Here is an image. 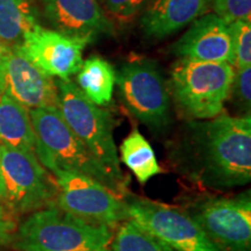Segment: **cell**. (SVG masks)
Instances as JSON below:
<instances>
[{"label": "cell", "instance_id": "6da1fadb", "mask_svg": "<svg viewBox=\"0 0 251 251\" xmlns=\"http://www.w3.org/2000/svg\"><path fill=\"white\" fill-rule=\"evenodd\" d=\"M197 178L207 187L229 190L251 180V118L220 114L194 124Z\"/></svg>", "mask_w": 251, "mask_h": 251}, {"label": "cell", "instance_id": "7a4b0ae2", "mask_svg": "<svg viewBox=\"0 0 251 251\" xmlns=\"http://www.w3.org/2000/svg\"><path fill=\"white\" fill-rule=\"evenodd\" d=\"M112 229L94 225L56 205L33 212L18 227L19 251H112Z\"/></svg>", "mask_w": 251, "mask_h": 251}, {"label": "cell", "instance_id": "3957f363", "mask_svg": "<svg viewBox=\"0 0 251 251\" xmlns=\"http://www.w3.org/2000/svg\"><path fill=\"white\" fill-rule=\"evenodd\" d=\"M29 115L36 139L35 155L47 170L52 175L61 170L78 172L125 196L126 187L112 177L75 135L58 108L29 109Z\"/></svg>", "mask_w": 251, "mask_h": 251}, {"label": "cell", "instance_id": "277c9868", "mask_svg": "<svg viewBox=\"0 0 251 251\" xmlns=\"http://www.w3.org/2000/svg\"><path fill=\"white\" fill-rule=\"evenodd\" d=\"M235 68L229 63L179 58L171 70V90L176 103L194 120H209L222 114L230 97Z\"/></svg>", "mask_w": 251, "mask_h": 251}, {"label": "cell", "instance_id": "5b68a950", "mask_svg": "<svg viewBox=\"0 0 251 251\" xmlns=\"http://www.w3.org/2000/svg\"><path fill=\"white\" fill-rule=\"evenodd\" d=\"M56 86L57 108L65 124L105 166L112 177L121 186L127 187L113 136L114 125L112 115L108 111L87 100L71 80L59 79Z\"/></svg>", "mask_w": 251, "mask_h": 251}, {"label": "cell", "instance_id": "8992f818", "mask_svg": "<svg viewBox=\"0 0 251 251\" xmlns=\"http://www.w3.org/2000/svg\"><path fill=\"white\" fill-rule=\"evenodd\" d=\"M57 187L55 205L94 225L115 228L129 220L127 202L100 181L75 171L54 174Z\"/></svg>", "mask_w": 251, "mask_h": 251}, {"label": "cell", "instance_id": "52a82bcc", "mask_svg": "<svg viewBox=\"0 0 251 251\" xmlns=\"http://www.w3.org/2000/svg\"><path fill=\"white\" fill-rule=\"evenodd\" d=\"M0 163L4 200L17 214L55 205V179L41 164L35 152L0 144Z\"/></svg>", "mask_w": 251, "mask_h": 251}, {"label": "cell", "instance_id": "ba28073f", "mask_svg": "<svg viewBox=\"0 0 251 251\" xmlns=\"http://www.w3.org/2000/svg\"><path fill=\"white\" fill-rule=\"evenodd\" d=\"M122 102L133 117L152 130L170 124V96L153 61L135 58L122 65L115 81Z\"/></svg>", "mask_w": 251, "mask_h": 251}, {"label": "cell", "instance_id": "9c48e42d", "mask_svg": "<svg viewBox=\"0 0 251 251\" xmlns=\"http://www.w3.org/2000/svg\"><path fill=\"white\" fill-rule=\"evenodd\" d=\"M191 216L220 251H251V197H212L193 206Z\"/></svg>", "mask_w": 251, "mask_h": 251}, {"label": "cell", "instance_id": "30bf717a", "mask_svg": "<svg viewBox=\"0 0 251 251\" xmlns=\"http://www.w3.org/2000/svg\"><path fill=\"white\" fill-rule=\"evenodd\" d=\"M129 220L172 251H220L191 214L149 200L127 202Z\"/></svg>", "mask_w": 251, "mask_h": 251}, {"label": "cell", "instance_id": "8fae6325", "mask_svg": "<svg viewBox=\"0 0 251 251\" xmlns=\"http://www.w3.org/2000/svg\"><path fill=\"white\" fill-rule=\"evenodd\" d=\"M0 91L28 109L58 106L52 77L33 64L19 46L8 48L0 59Z\"/></svg>", "mask_w": 251, "mask_h": 251}, {"label": "cell", "instance_id": "7c38bea8", "mask_svg": "<svg viewBox=\"0 0 251 251\" xmlns=\"http://www.w3.org/2000/svg\"><path fill=\"white\" fill-rule=\"evenodd\" d=\"M87 41L63 35L37 25L25 35L19 46L28 59L41 71L61 80H70L83 64Z\"/></svg>", "mask_w": 251, "mask_h": 251}, {"label": "cell", "instance_id": "4fadbf2b", "mask_svg": "<svg viewBox=\"0 0 251 251\" xmlns=\"http://www.w3.org/2000/svg\"><path fill=\"white\" fill-rule=\"evenodd\" d=\"M174 52L179 58L231 64L230 26L214 13L202 14L175 43Z\"/></svg>", "mask_w": 251, "mask_h": 251}, {"label": "cell", "instance_id": "5bb4252c", "mask_svg": "<svg viewBox=\"0 0 251 251\" xmlns=\"http://www.w3.org/2000/svg\"><path fill=\"white\" fill-rule=\"evenodd\" d=\"M45 15L54 30L87 42L112 28L97 0H45Z\"/></svg>", "mask_w": 251, "mask_h": 251}, {"label": "cell", "instance_id": "9a60e30c", "mask_svg": "<svg viewBox=\"0 0 251 251\" xmlns=\"http://www.w3.org/2000/svg\"><path fill=\"white\" fill-rule=\"evenodd\" d=\"M208 0H150L141 27L146 36L162 40L206 13Z\"/></svg>", "mask_w": 251, "mask_h": 251}, {"label": "cell", "instance_id": "2e32d148", "mask_svg": "<svg viewBox=\"0 0 251 251\" xmlns=\"http://www.w3.org/2000/svg\"><path fill=\"white\" fill-rule=\"evenodd\" d=\"M0 144L35 152L29 109L5 93L0 94Z\"/></svg>", "mask_w": 251, "mask_h": 251}, {"label": "cell", "instance_id": "e0dca14e", "mask_svg": "<svg viewBox=\"0 0 251 251\" xmlns=\"http://www.w3.org/2000/svg\"><path fill=\"white\" fill-rule=\"evenodd\" d=\"M77 87L94 105L107 106L112 101L117 72L101 57H91L83 62L77 72Z\"/></svg>", "mask_w": 251, "mask_h": 251}, {"label": "cell", "instance_id": "ac0fdd59", "mask_svg": "<svg viewBox=\"0 0 251 251\" xmlns=\"http://www.w3.org/2000/svg\"><path fill=\"white\" fill-rule=\"evenodd\" d=\"M119 159H121L142 185L163 172L152 147L137 129H134L122 141Z\"/></svg>", "mask_w": 251, "mask_h": 251}, {"label": "cell", "instance_id": "d6986e66", "mask_svg": "<svg viewBox=\"0 0 251 251\" xmlns=\"http://www.w3.org/2000/svg\"><path fill=\"white\" fill-rule=\"evenodd\" d=\"M36 26V18L26 0H0V40L6 46H20L25 35Z\"/></svg>", "mask_w": 251, "mask_h": 251}, {"label": "cell", "instance_id": "ffe728a7", "mask_svg": "<svg viewBox=\"0 0 251 251\" xmlns=\"http://www.w3.org/2000/svg\"><path fill=\"white\" fill-rule=\"evenodd\" d=\"M112 251H172L162 241L131 220L119 225L112 240Z\"/></svg>", "mask_w": 251, "mask_h": 251}, {"label": "cell", "instance_id": "44dd1931", "mask_svg": "<svg viewBox=\"0 0 251 251\" xmlns=\"http://www.w3.org/2000/svg\"><path fill=\"white\" fill-rule=\"evenodd\" d=\"M233 42L231 65L235 70H241L251 64V23L237 20L229 24Z\"/></svg>", "mask_w": 251, "mask_h": 251}, {"label": "cell", "instance_id": "7402d4cb", "mask_svg": "<svg viewBox=\"0 0 251 251\" xmlns=\"http://www.w3.org/2000/svg\"><path fill=\"white\" fill-rule=\"evenodd\" d=\"M214 14L226 23L237 20L251 21V0H208Z\"/></svg>", "mask_w": 251, "mask_h": 251}, {"label": "cell", "instance_id": "603a6c76", "mask_svg": "<svg viewBox=\"0 0 251 251\" xmlns=\"http://www.w3.org/2000/svg\"><path fill=\"white\" fill-rule=\"evenodd\" d=\"M18 214L4 199L0 198V247H6L14 241L18 230Z\"/></svg>", "mask_w": 251, "mask_h": 251}, {"label": "cell", "instance_id": "cb8c5ba5", "mask_svg": "<svg viewBox=\"0 0 251 251\" xmlns=\"http://www.w3.org/2000/svg\"><path fill=\"white\" fill-rule=\"evenodd\" d=\"M234 93L238 102L244 109L250 111L251 103V68L247 67L241 70H236L230 94ZM250 113V112H249Z\"/></svg>", "mask_w": 251, "mask_h": 251}, {"label": "cell", "instance_id": "d4e9b609", "mask_svg": "<svg viewBox=\"0 0 251 251\" xmlns=\"http://www.w3.org/2000/svg\"><path fill=\"white\" fill-rule=\"evenodd\" d=\"M150 0H103L109 13L120 19H129L139 14Z\"/></svg>", "mask_w": 251, "mask_h": 251}, {"label": "cell", "instance_id": "484cf974", "mask_svg": "<svg viewBox=\"0 0 251 251\" xmlns=\"http://www.w3.org/2000/svg\"><path fill=\"white\" fill-rule=\"evenodd\" d=\"M0 198H5V190H4V181H2V174H1V163H0Z\"/></svg>", "mask_w": 251, "mask_h": 251}, {"label": "cell", "instance_id": "4316f807", "mask_svg": "<svg viewBox=\"0 0 251 251\" xmlns=\"http://www.w3.org/2000/svg\"><path fill=\"white\" fill-rule=\"evenodd\" d=\"M9 48V47H7L5 45L4 42H2L1 40H0V59H1L2 56H4L6 54V51H7V49Z\"/></svg>", "mask_w": 251, "mask_h": 251}, {"label": "cell", "instance_id": "83f0119b", "mask_svg": "<svg viewBox=\"0 0 251 251\" xmlns=\"http://www.w3.org/2000/svg\"><path fill=\"white\" fill-rule=\"evenodd\" d=\"M0 94H1V91H0Z\"/></svg>", "mask_w": 251, "mask_h": 251}]
</instances>
